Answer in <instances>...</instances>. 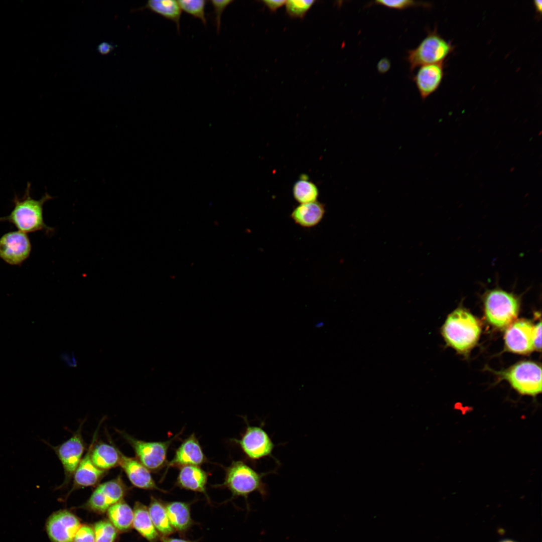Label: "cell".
I'll use <instances>...</instances> for the list:
<instances>
[{"mask_svg":"<svg viewBox=\"0 0 542 542\" xmlns=\"http://www.w3.org/2000/svg\"><path fill=\"white\" fill-rule=\"evenodd\" d=\"M541 322H540L533 327V348L537 350H540L541 349Z\"/></svg>","mask_w":542,"mask_h":542,"instance_id":"33","label":"cell"},{"mask_svg":"<svg viewBox=\"0 0 542 542\" xmlns=\"http://www.w3.org/2000/svg\"><path fill=\"white\" fill-rule=\"evenodd\" d=\"M484 306L488 321L496 327L503 328L517 317L519 303L513 294L496 289L486 293Z\"/></svg>","mask_w":542,"mask_h":542,"instance_id":"5","label":"cell"},{"mask_svg":"<svg viewBox=\"0 0 542 542\" xmlns=\"http://www.w3.org/2000/svg\"><path fill=\"white\" fill-rule=\"evenodd\" d=\"M31 250L27 233L13 231L0 237V258L10 265H21L29 257Z\"/></svg>","mask_w":542,"mask_h":542,"instance_id":"10","label":"cell"},{"mask_svg":"<svg viewBox=\"0 0 542 542\" xmlns=\"http://www.w3.org/2000/svg\"><path fill=\"white\" fill-rule=\"evenodd\" d=\"M93 530L95 542H114L117 529L108 520H100L95 523Z\"/></svg>","mask_w":542,"mask_h":542,"instance_id":"28","label":"cell"},{"mask_svg":"<svg viewBox=\"0 0 542 542\" xmlns=\"http://www.w3.org/2000/svg\"><path fill=\"white\" fill-rule=\"evenodd\" d=\"M146 9L174 22L176 25L178 32H179L182 11L177 1L150 0L148 1L144 7L135 10V11Z\"/></svg>","mask_w":542,"mask_h":542,"instance_id":"24","label":"cell"},{"mask_svg":"<svg viewBox=\"0 0 542 542\" xmlns=\"http://www.w3.org/2000/svg\"><path fill=\"white\" fill-rule=\"evenodd\" d=\"M533 327L530 322L523 320L511 324L504 336L507 349L518 354H527L532 351Z\"/></svg>","mask_w":542,"mask_h":542,"instance_id":"14","label":"cell"},{"mask_svg":"<svg viewBox=\"0 0 542 542\" xmlns=\"http://www.w3.org/2000/svg\"><path fill=\"white\" fill-rule=\"evenodd\" d=\"M109 521L117 530H129L133 519V510L123 500L111 505L107 510Z\"/></svg>","mask_w":542,"mask_h":542,"instance_id":"25","label":"cell"},{"mask_svg":"<svg viewBox=\"0 0 542 542\" xmlns=\"http://www.w3.org/2000/svg\"><path fill=\"white\" fill-rule=\"evenodd\" d=\"M374 4L378 5L383 6L389 9L402 10L413 7L427 6L426 3L417 2L412 0H397L387 1L379 0L375 1Z\"/></svg>","mask_w":542,"mask_h":542,"instance_id":"30","label":"cell"},{"mask_svg":"<svg viewBox=\"0 0 542 542\" xmlns=\"http://www.w3.org/2000/svg\"><path fill=\"white\" fill-rule=\"evenodd\" d=\"M162 542H197L185 538H175L169 536L161 537Z\"/></svg>","mask_w":542,"mask_h":542,"instance_id":"37","label":"cell"},{"mask_svg":"<svg viewBox=\"0 0 542 542\" xmlns=\"http://www.w3.org/2000/svg\"><path fill=\"white\" fill-rule=\"evenodd\" d=\"M273 473H276V470L267 472H258L243 461H233L225 469L223 482L214 486L229 490L232 494L230 500L238 497H243L246 501L247 509L249 510L247 500L248 495L257 492L263 499L266 498L268 495V490L263 479Z\"/></svg>","mask_w":542,"mask_h":542,"instance_id":"2","label":"cell"},{"mask_svg":"<svg viewBox=\"0 0 542 542\" xmlns=\"http://www.w3.org/2000/svg\"><path fill=\"white\" fill-rule=\"evenodd\" d=\"M182 431L168 440L159 442H146L136 439L125 432L119 433L132 447L136 458L150 471L157 472L166 466L168 449Z\"/></svg>","mask_w":542,"mask_h":542,"instance_id":"7","label":"cell"},{"mask_svg":"<svg viewBox=\"0 0 542 542\" xmlns=\"http://www.w3.org/2000/svg\"><path fill=\"white\" fill-rule=\"evenodd\" d=\"M81 525L75 514L69 510H60L49 517L46 529L51 542H73Z\"/></svg>","mask_w":542,"mask_h":542,"instance_id":"12","label":"cell"},{"mask_svg":"<svg viewBox=\"0 0 542 542\" xmlns=\"http://www.w3.org/2000/svg\"><path fill=\"white\" fill-rule=\"evenodd\" d=\"M119 453V466L123 470L134 486L144 490H158L164 493L168 492L157 486L151 471L137 458L127 457L120 450Z\"/></svg>","mask_w":542,"mask_h":542,"instance_id":"15","label":"cell"},{"mask_svg":"<svg viewBox=\"0 0 542 542\" xmlns=\"http://www.w3.org/2000/svg\"><path fill=\"white\" fill-rule=\"evenodd\" d=\"M319 193L317 186L305 175H302L293 186V196L300 204L316 201Z\"/></svg>","mask_w":542,"mask_h":542,"instance_id":"26","label":"cell"},{"mask_svg":"<svg viewBox=\"0 0 542 542\" xmlns=\"http://www.w3.org/2000/svg\"><path fill=\"white\" fill-rule=\"evenodd\" d=\"M95 435L96 434L94 435L91 444L74 474L73 486L70 492L79 488L96 485L106 473L105 471L95 466L91 458V451L94 444Z\"/></svg>","mask_w":542,"mask_h":542,"instance_id":"17","label":"cell"},{"mask_svg":"<svg viewBox=\"0 0 542 542\" xmlns=\"http://www.w3.org/2000/svg\"><path fill=\"white\" fill-rule=\"evenodd\" d=\"M211 5L214 8V14L215 15V22L216 26L217 32L218 33L220 31L221 26V15L226 9V8L233 2L232 0H212L210 1Z\"/></svg>","mask_w":542,"mask_h":542,"instance_id":"32","label":"cell"},{"mask_svg":"<svg viewBox=\"0 0 542 542\" xmlns=\"http://www.w3.org/2000/svg\"><path fill=\"white\" fill-rule=\"evenodd\" d=\"M243 418L246 423L244 431L239 439H233L232 441L240 447L247 459L252 462L255 463L262 459L272 458L280 464L273 455L277 445L263 429V424L250 425L246 418Z\"/></svg>","mask_w":542,"mask_h":542,"instance_id":"4","label":"cell"},{"mask_svg":"<svg viewBox=\"0 0 542 542\" xmlns=\"http://www.w3.org/2000/svg\"><path fill=\"white\" fill-rule=\"evenodd\" d=\"M132 526L149 542H158L161 536L150 517L148 508L140 502H136L133 508Z\"/></svg>","mask_w":542,"mask_h":542,"instance_id":"21","label":"cell"},{"mask_svg":"<svg viewBox=\"0 0 542 542\" xmlns=\"http://www.w3.org/2000/svg\"><path fill=\"white\" fill-rule=\"evenodd\" d=\"M73 542H95L93 528L87 525H81L76 533Z\"/></svg>","mask_w":542,"mask_h":542,"instance_id":"31","label":"cell"},{"mask_svg":"<svg viewBox=\"0 0 542 542\" xmlns=\"http://www.w3.org/2000/svg\"><path fill=\"white\" fill-rule=\"evenodd\" d=\"M533 2L536 12L538 15L539 14V16H540L541 14L542 1L541 0H535Z\"/></svg>","mask_w":542,"mask_h":542,"instance_id":"38","label":"cell"},{"mask_svg":"<svg viewBox=\"0 0 542 542\" xmlns=\"http://www.w3.org/2000/svg\"><path fill=\"white\" fill-rule=\"evenodd\" d=\"M128 488L121 475L99 484L93 491L83 507L95 512L107 511L112 505L123 500Z\"/></svg>","mask_w":542,"mask_h":542,"instance_id":"9","label":"cell"},{"mask_svg":"<svg viewBox=\"0 0 542 542\" xmlns=\"http://www.w3.org/2000/svg\"><path fill=\"white\" fill-rule=\"evenodd\" d=\"M446 342L460 352H466L477 343L481 333L477 320L466 310L459 308L447 317L442 327Z\"/></svg>","mask_w":542,"mask_h":542,"instance_id":"3","label":"cell"},{"mask_svg":"<svg viewBox=\"0 0 542 542\" xmlns=\"http://www.w3.org/2000/svg\"><path fill=\"white\" fill-rule=\"evenodd\" d=\"M93 445L91 451V458L98 468L106 471L119 465V449L104 443Z\"/></svg>","mask_w":542,"mask_h":542,"instance_id":"23","label":"cell"},{"mask_svg":"<svg viewBox=\"0 0 542 542\" xmlns=\"http://www.w3.org/2000/svg\"><path fill=\"white\" fill-rule=\"evenodd\" d=\"M148 510L152 521L161 537L175 533L167 514L165 502L154 496L150 497Z\"/></svg>","mask_w":542,"mask_h":542,"instance_id":"22","label":"cell"},{"mask_svg":"<svg viewBox=\"0 0 542 542\" xmlns=\"http://www.w3.org/2000/svg\"><path fill=\"white\" fill-rule=\"evenodd\" d=\"M325 213L324 204L318 201L300 204L292 212L291 217L297 225L311 228L318 225Z\"/></svg>","mask_w":542,"mask_h":542,"instance_id":"20","label":"cell"},{"mask_svg":"<svg viewBox=\"0 0 542 542\" xmlns=\"http://www.w3.org/2000/svg\"><path fill=\"white\" fill-rule=\"evenodd\" d=\"M82 425L68 440L56 447H52L60 460L64 468L65 480L63 485L70 482L78 467L85 449L81 434Z\"/></svg>","mask_w":542,"mask_h":542,"instance_id":"11","label":"cell"},{"mask_svg":"<svg viewBox=\"0 0 542 542\" xmlns=\"http://www.w3.org/2000/svg\"><path fill=\"white\" fill-rule=\"evenodd\" d=\"M315 3V1H286L287 13L292 18H303Z\"/></svg>","mask_w":542,"mask_h":542,"instance_id":"29","label":"cell"},{"mask_svg":"<svg viewBox=\"0 0 542 542\" xmlns=\"http://www.w3.org/2000/svg\"><path fill=\"white\" fill-rule=\"evenodd\" d=\"M116 46L107 42L100 43L97 47V52L102 55H106L111 53Z\"/></svg>","mask_w":542,"mask_h":542,"instance_id":"34","label":"cell"},{"mask_svg":"<svg viewBox=\"0 0 542 542\" xmlns=\"http://www.w3.org/2000/svg\"><path fill=\"white\" fill-rule=\"evenodd\" d=\"M444 75V63L421 66L414 78L423 100L433 93L439 87Z\"/></svg>","mask_w":542,"mask_h":542,"instance_id":"16","label":"cell"},{"mask_svg":"<svg viewBox=\"0 0 542 542\" xmlns=\"http://www.w3.org/2000/svg\"><path fill=\"white\" fill-rule=\"evenodd\" d=\"M207 461V459L198 439L195 434L192 433L181 443L176 450L172 459L167 462L163 477L171 467L179 468L187 465L200 466Z\"/></svg>","mask_w":542,"mask_h":542,"instance_id":"13","label":"cell"},{"mask_svg":"<svg viewBox=\"0 0 542 542\" xmlns=\"http://www.w3.org/2000/svg\"><path fill=\"white\" fill-rule=\"evenodd\" d=\"M323 323L322 322H319L317 323V324L315 325V326L317 328H321V327L323 326Z\"/></svg>","mask_w":542,"mask_h":542,"instance_id":"39","label":"cell"},{"mask_svg":"<svg viewBox=\"0 0 542 542\" xmlns=\"http://www.w3.org/2000/svg\"><path fill=\"white\" fill-rule=\"evenodd\" d=\"M454 50V46L437 32L436 28L428 32L417 47L408 52L407 60L413 71L423 65L444 62Z\"/></svg>","mask_w":542,"mask_h":542,"instance_id":"6","label":"cell"},{"mask_svg":"<svg viewBox=\"0 0 542 542\" xmlns=\"http://www.w3.org/2000/svg\"><path fill=\"white\" fill-rule=\"evenodd\" d=\"M208 477V473L199 466H184L179 468L176 484L181 489L203 494L210 503L206 491Z\"/></svg>","mask_w":542,"mask_h":542,"instance_id":"18","label":"cell"},{"mask_svg":"<svg viewBox=\"0 0 542 542\" xmlns=\"http://www.w3.org/2000/svg\"><path fill=\"white\" fill-rule=\"evenodd\" d=\"M502 542H513V541H511V540H505V541H503Z\"/></svg>","mask_w":542,"mask_h":542,"instance_id":"40","label":"cell"},{"mask_svg":"<svg viewBox=\"0 0 542 542\" xmlns=\"http://www.w3.org/2000/svg\"><path fill=\"white\" fill-rule=\"evenodd\" d=\"M31 184L28 182L23 196L20 198L15 194L12 200L13 208L10 214L0 217V221L13 224L19 231L25 233L38 231H44L47 235L54 232V228L48 226L43 218V206L46 202L53 198L47 193L40 199L31 196Z\"/></svg>","mask_w":542,"mask_h":542,"instance_id":"1","label":"cell"},{"mask_svg":"<svg viewBox=\"0 0 542 542\" xmlns=\"http://www.w3.org/2000/svg\"><path fill=\"white\" fill-rule=\"evenodd\" d=\"M177 2L182 11L199 19L204 25H206L207 20L205 14L206 1L180 0Z\"/></svg>","mask_w":542,"mask_h":542,"instance_id":"27","label":"cell"},{"mask_svg":"<svg viewBox=\"0 0 542 542\" xmlns=\"http://www.w3.org/2000/svg\"><path fill=\"white\" fill-rule=\"evenodd\" d=\"M171 524L175 531L185 537L191 527L196 523L191 514V503L182 501L165 502Z\"/></svg>","mask_w":542,"mask_h":542,"instance_id":"19","label":"cell"},{"mask_svg":"<svg viewBox=\"0 0 542 542\" xmlns=\"http://www.w3.org/2000/svg\"><path fill=\"white\" fill-rule=\"evenodd\" d=\"M390 67V62L387 58H382L377 64V70L380 73H385Z\"/></svg>","mask_w":542,"mask_h":542,"instance_id":"36","label":"cell"},{"mask_svg":"<svg viewBox=\"0 0 542 542\" xmlns=\"http://www.w3.org/2000/svg\"><path fill=\"white\" fill-rule=\"evenodd\" d=\"M519 393L535 396L541 392V369L531 361L521 362L499 373Z\"/></svg>","mask_w":542,"mask_h":542,"instance_id":"8","label":"cell"},{"mask_svg":"<svg viewBox=\"0 0 542 542\" xmlns=\"http://www.w3.org/2000/svg\"><path fill=\"white\" fill-rule=\"evenodd\" d=\"M262 2L271 12H275L280 8L285 5L286 1L265 0L263 1Z\"/></svg>","mask_w":542,"mask_h":542,"instance_id":"35","label":"cell"}]
</instances>
